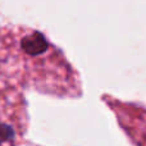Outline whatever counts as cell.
<instances>
[{
    "label": "cell",
    "instance_id": "1",
    "mask_svg": "<svg viewBox=\"0 0 146 146\" xmlns=\"http://www.w3.org/2000/svg\"><path fill=\"white\" fill-rule=\"evenodd\" d=\"M13 136H14V131L12 127H9L8 124H0V142L8 141L13 139Z\"/></svg>",
    "mask_w": 146,
    "mask_h": 146
}]
</instances>
